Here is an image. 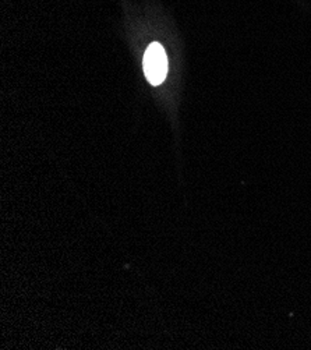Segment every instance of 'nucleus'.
I'll return each mask as SVG.
<instances>
[{"label": "nucleus", "instance_id": "1", "mask_svg": "<svg viewBox=\"0 0 311 350\" xmlns=\"http://www.w3.org/2000/svg\"><path fill=\"white\" fill-rule=\"evenodd\" d=\"M144 73L152 85H159L167 75V57L161 44L154 42L144 55Z\"/></svg>", "mask_w": 311, "mask_h": 350}]
</instances>
